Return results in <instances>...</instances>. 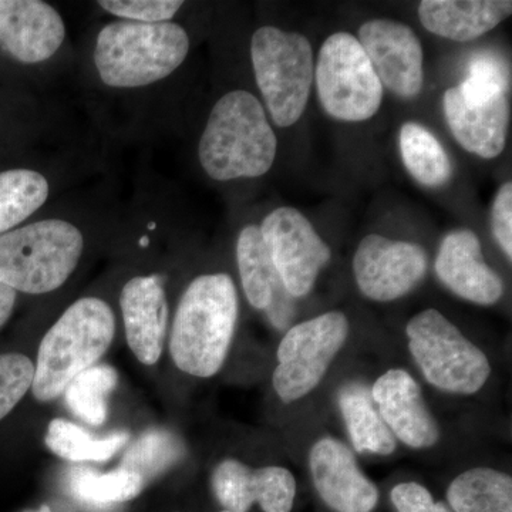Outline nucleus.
I'll return each mask as SVG.
<instances>
[{"label": "nucleus", "instance_id": "1", "mask_svg": "<svg viewBox=\"0 0 512 512\" xmlns=\"http://www.w3.org/2000/svg\"><path fill=\"white\" fill-rule=\"evenodd\" d=\"M238 319V295L227 274L201 275L178 303L170 352L181 372L211 377L220 372Z\"/></svg>", "mask_w": 512, "mask_h": 512}, {"label": "nucleus", "instance_id": "2", "mask_svg": "<svg viewBox=\"0 0 512 512\" xmlns=\"http://www.w3.org/2000/svg\"><path fill=\"white\" fill-rule=\"evenodd\" d=\"M278 141L254 94L234 90L215 103L202 133L198 157L215 181L261 177L271 170Z\"/></svg>", "mask_w": 512, "mask_h": 512}, {"label": "nucleus", "instance_id": "3", "mask_svg": "<svg viewBox=\"0 0 512 512\" xmlns=\"http://www.w3.org/2000/svg\"><path fill=\"white\" fill-rule=\"evenodd\" d=\"M190 50V37L177 23L117 20L100 30L94 64L101 82L136 89L174 73Z\"/></svg>", "mask_w": 512, "mask_h": 512}, {"label": "nucleus", "instance_id": "4", "mask_svg": "<svg viewBox=\"0 0 512 512\" xmlns=\"http://www.w3.org/2000/svg\"><path fill=\"white\" fill-rule=\"evenodd\" d=\"M116 319L109 303L79 299L60 316L40 343L32 392L39 402H52L74 377L96 366L110 348Z\"/></svg>", "mask_w": 512, "mask_h": 512}, {"label": "nucleus", "instance_id": "5", "mask_svg": "<svg viewBox=\"0 0 512 512\" xmlns=\"http://www.w3.org/2000/svg\"><path fill=\"white\" fill-rule=\"evenodd\" d=\"M82 232L70 222H33L0 235V284L42 295L59 289L82 258Z\"/></svg>", "mask_w": 512, "mask_h": 512}, {"label": "nucleus", "instance_id": "6", "mask_svg": "<svg viewBox=\"0 0 512 512\" xmlns=\"http://www.w3.org/2000/svg\"><path fill=\"white\" fill-rule=\"evenodd\" d=\"M251 57L256 83L272 120L279 127L293 126L311 96V43L299 33L264 26L252 36Z\"/></svg>", "mask_w": 512, "mask_h": 512}, {"label": "nucleus", "instance_id": "7", "mask_svg": "<svg viewBox=\"0 0 512 512\" xmlns=\"http://www.w3.org/2000/svg\"><path fill=\"white\" fill-rule=\"evenodd\" d=\"M410 353L427 382L447 393L474 394L483 389L491 365L454 323L436 311L417 313L406 326Z\"/></svg>", "mask_w": 512, "mask_h": 512}, {"label": "nucleus", "instance_id": "8", "mask_svg": "<svg viewBox=\"0 0 512 512\" xmlns=\"http://www.w3.org/2000/svg\"><path fill=\"white\" fill-rule=\"evenodd\" d=\"M315 79L320 103L333 119L369 120L382 106V83L350 33L338 32L323 42Z\"/></svg>", "mask_w": 512, "mask_h": 512}, {"label": "nucleus", "instance_id": "9", "mask_svg": "<svg viewBox=\"0 0 512 512\" xmlns=\"http://www.w3.org/2000/svg\"><path fill=\"white\" fill-rule=\"evenodd\" d=\"M349 336L345 313L333 311L289 329L276 352L274 389L284 403L308 396L319 386Z\"/></svg>", "mask_w": 512, "mask_h": 512}, {"label": "nucleus", "instance_id": "10", "mask_svg": "<svg viewBox=\"0 0 512 512\" xmlns=\"http://www.w3.org/2000/svg\"><path fill=\"white\" fill-rule=\"evenodd\" d=\"M262 237L279 279L292 298L312 291L330 261V248L301 211L281 207L262 222Z\"/></svg>", "mask_w": 512, "mask_h": 512}, {"label": "nucleus", "instance_id": "11", "mask_svg": "<svg viewBox=\"0 0 512 512\" xmlns=\"http://www.w3.org/2000/svg\"><path fill=\"white\" fill-rule=\"evenodd\" d=\"M353 272L363 295L392 302L420 284L427 272V254L413 242L367 235L356 249Z\"/></svg>", "mask_w": 512, "mask_h": 512}, {"label": "nucleus", "instance_id": "12", "mask_svg": "<svg viewBox=\"0 0 512 512\" xmlns=\"http://www.w3.org/2000/svg\"><path fill=\"white\" fill-rule=\"evenodd\" d=\"M357 40L382 86L403 99L419 96L424 82V53L410 26L397 20L372 19L360 26Z\"/></svg>", "mask_w": 512, "mask_h": 512}, {"label": "nucleus", "instance_id": "13", "mask_svg": "<svg viewBox=\"0 0 512 512\" xmlns=\"http://www.w3.org/2000/svg\"><path fill=\"white\" fill-rule=\"evenodd\" d=\"M211 487L222 510L249 512L258 504L264 512H291L296 481L284 467L251 468L228 458L215 467Z\"/></svg>", "mask_w": 512, "mask_h": 512}, {"label": "nucleus", "instance_id": "14", "mask_svg": "<svg viewBox=\"0 0 512 512\" xmlns=\"http://www.w3.org/2000/svg\"><path fill=\"white\" fill-rule=\"evenodd\" d=\"M313 485L323 503L335 512H373L379 490L357 466L355 454L332 437L316 441L309 454Z\"/></svg>", "mask_w": 512, "mask_h": 512}, {"label": "nucleus", "instance_id": "15", "mask_svg": "<svg viewBox=\"0 0 512 512\" xmlns=\"http://www.w3.org/2000/svg\"><path fill=\"white\" fill-rule=\"evenodd\" d=\"M370 393L386 426L406 446L427 448L439 441V424L427 407L419 383L409 372L387 370Z\"/></svg>", "mask_w": 512, "mask_h": 512}, {"label": "nucleus", "instance_id": "16", "mask_svg": "<svg viewBox=\"0 0 512 512\" xmlns=\"http://www.w3.org/2000/svg\"><path fill=\"white\" fill-rule=\"evenodd\" d=\"M66 37L60 13L42 0H0V43L22 63L45 62Z\"/></svg>", "mask_w": 512, "mask_h": 512}, {"label": "nucleus", "instance_id": "17", "mask_svg": "<svg viewBox=\"0 0 512 512\" xmlns=\"http://www.w3.org/2000/svg\"><path fill=\"white\" fill-rule=\"evenodd\" d=\"M436 274L451 292L477 305H494L504 293L500 276L485 264L480 239L468 229H457L443 239Z\"/></svg>", "mask_w": 512, "mask_h": 512}, {"label": "nucleus", "instance_id": "18", "mask_svg": "<svg viewBox=\"0 0 512 512\" xmlns=\"http://www.w3.org/2000/svg\"><path fill=\"white\" fill-rule=\"evenodd\" d=\"M120 306L134 356L143 365H156L163 353L168 323L163 279L157 275L130 279L121 291Z\"/></svg>", "mask_w": 512, "mask_h": 512}, {"label": "nucleus", "instance_id": "19", "mask_svg": "<svg viewBox=\"0 0 512 512\" xmlns=\"http://www.w3.org/2000/svg\"><path fill=\"white\" fill-rule=\"evenodd\" d=\"M443 106L448 127L464 150L487 160L503 153L510 121L508 96L471 106L456 86L444 94Z\"/></svg>", "mask_w": 512, "mask_h": 512}, {"label": "nucleus", "instance_id": "20", "mask_svg": "<svg viewBox=\"0 0 512 512\" xmlns=\"http://www.w3.org/2000/svg\"><path fill=\"white\" fill-rule=\"evenodd\" d=\"M512 12L510 0H424L419 18L433 35L470 42L497 28Z\"/></svg>", "mask_w": 512, "mask_h": 512}, {"label": "nucleus", "instance_id": "21", "mask_svg": "<svg viewBox=\"0 0 512 512\" xmlns=\"http://www.w3.org/2000/svg\"><path fill=\"white\" fill-rule=\"evenodd\" d=\"M338 402L357 453L390 456L396 450V437L380 416L366 384L352 382L340 387Z\"/></svg>", "mask_w": 512, "mask_h": 512}, {"label": "nucleus", "instance_id": "22", "mask_svg": "<svg viewBox=\"0 0 512 512\" xmlns=\"http://www.w3.org/2000/svg\"><path fill=\"white\" fill-rule=\"evenodd\" d=\"M447 501L454 512H512V478L494 468H471L448 485Z\"/></svg>", "mask_w": 512, "mask_h": 512}, {"label": "nucleus", "instance_id": "23", "mask_svg": "<svg viewBox=\"0 0 512 512\" xmlns=\"http://www.w3.org/2000/svg\"><path fill=\"white\" fill-rule=\"evenodd\" d=\"M237 261L249 303L259 311H266L282 282L258 225H247L239 234Z\"/></svg>", "mask_w": 512, "mask_h": 512}, {"label": "nucleus", "instance_id": "24", "mask_svg": "<svg viewBox=\"0 0 512 512\" xmlns=\"http://www.w3.org/2000/svg\"><path fill=\"white\" fill-rule=\"evenodd\" d=\"M66 484L74 500L90 508H111L127 503L143 493L146 487L143 478L120 467L104 474L89 468H76L70 471Z\"/></svg>", "mask_w": 512, "mask_h": 512}, {"label": "nucleus", "instance_id": "25", "mask_svg": "<svg viewBox=\"0 0 512 512\" xmlns=\"http://www.w3.org/2000/svg\"><path fill=\"white\" fill-rule=\"evenodd\" d=\"M400 151L407 171L426 187H441L453 174L450 158L429 128L409 121L400 131Z\"/></svg>", "mask_w": 512, "mask_h": 512}, {"label": "nucleus", "instance_id": "26", "mask_svg": "<svg viewBox=\"0 0 512 512\" xmlns=\"http://www.w3.org/2000/svg\"><path fill=\"white\" fill-rule=\"evenodd\" d=\"M49 197V183L37 171L16 168L0 173V235L35 214Z\"/></svg>", "mask_w": 512, "mask_h": 512}, {"label": "nucleus", "instance_id": "27", "mask_svg": "<svg viewBox=\"0 0 512 512\" xmlns=\"http://www.w3.org/2000/svg\"><path fill=\"white\" fill-rule=\"evenodd\" d=\"M127 433H114L107 437H96L80 429L72 421L52 420L47 427L46 446L57 457L73 463L84 461H106L127 443Z\"/></svg>", "mask_w": 512, "mask_h": 512}, {"label": "nucleus", "instance_id": "28", "mask_svg": "<svg viewBox=\"0 0 512 512\" xmlns=\"http://www.w3.org/2000/svg\"><path fill=\"white\" fill-rule=\"evenodd\" d=\"M184 456L185 446L180 437L168 430L153 429L141 434L128 447L121 458L120 468L137 474L147 484L183 460Z\"/></svg>", "mask_w": 512, "mask_h": 512}, {"label": "nucleus", "instance_id": "29", "mask_svg": "<svg viewBox=\"0 0 512 512\" xmlns=\"http://www.w3.org/2000/svg\"><path fill=\"white\" fill-rule=\"evenodd\" d=\"M119 375L111 366L90 367L74 377L64 390L70 412L87 424L101 426L107 419V397L116 389Z\"/></svg>", "mask_w": 512, "mask_h": 512}, {"label": "nucleus", "instance_id": "30", "mask_svg": "<svg viewBox=\"0 0 512 512\" xmlns=\"http://www.w3.org/2000/svg\"><path fill=\"white\" fill-rule=\"evenodd\" d=\"M458 92L471 106H481L497 97L508 96L510 74L503 60L491 52L477 53L468 66V76Z\"/></svg>", "mask_w": 512, "mask_h": 512}, {"label": "nucleus", "instance_id": "31", "mask_svg": "<svg viewBox=\"0 0 512 512\" xmlns=\"http://www.w3.org/2000/svg\"><path fill=\"white\" fill-rule=\"evenodd\" d=\"M35 365L28 356L20 353L0 355V420L25 397L32 387Z\"/></svg>", "mask_w": 512, "mask_h": 512}, {"label": "nucleus", "instance_id": "32", "mask_svg": "<svg viewBox=\"0 0 512 512\" xmlns=\"http://www.w3.org/2000/svg\"><path fill=\"white\" fill-rule=\"evenodd\" d=\"M99 5L111 15L130 22L164 23L173 19L184 2L177 0H103Z\"/></svg>", "mask_w": 512, "mask_h": 512}, {"label": "nucleus", "instance_id": "33", "mask_svg": "<svg viewBox=\"0 0 512 512\" xmlns=\"http://www.w3.org/2000/svg\"><path fill=\"white\" fill-rule=\"evenodd\" d=\"M397 512H451L444 503H437L426 487L419 483L397 484L390 493Z\"/></svg>", "mask_w": 512, "mask_h": 512}, {"label": "nucleus", "instance_id": "34", "mask_svg": "<svg viewBox=\"0 0 512 512\" xmlns=\"http://www.w3.org/2000/svg\"><path fill=\"white\" fill-rule=\"evenodd\" d=\"M493 234L504 254L512 258V184L511 181L501 185L497 192L491 211Z\"/></svg>", "mask_w": 512, "mask_h": 512}, {"label": "nucleus", "instance_id": "35", "mask_svg": "<svg viewBox=\"0 0 512 512\" xmlns=\"http://www.w3.org/2000/svg\"><path fill=\"white\" fill-rule=\"evenodd\" d=\"M16 296H18L16 291H13L12 288L5 284H0V329L5 326V323L12 316L13 309H15Z\"/></svg>", "mask_w": 512, "mask_h": 512}, {"label": "nucleus", "instance_id": "36", "mask_svg": "<svg viewBox=\"0 0 512 512\" xmlns=\"http://www.w3.org/2000/svg\"><path fill=\"white\" fill-rule=\"evenodd\" d=\"M218 512H229V511L221 510V511H218Z\"/></svg>", "mask_w": 512, "mask_h": 512}, {"label": "nucleus", "instance_id": "37", "mask_svg": "<svg viewBox=\"0 0 512 512\" xmlns=\"http://www.w3.org/2000/svg\"><path fill=\"white\" fill-rule=\"evenodd\" d=\"M40 512H50V511H40Z\"/></svg>", "mask_w": 512, "mask_h": 512}]
</instances>
